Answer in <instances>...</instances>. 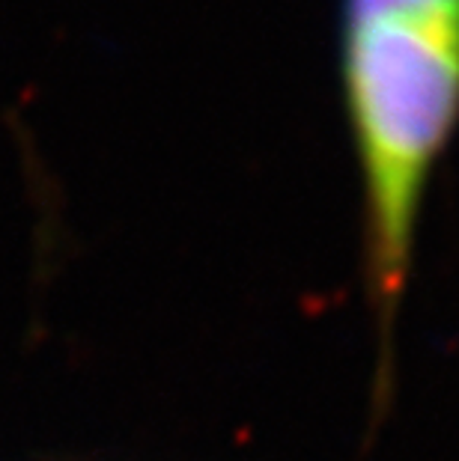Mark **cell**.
<instances>
[{
	"instance_id": "obj_1",
	"label": "cell",
	"mask_w": 459,
	"mask_h": 461,
	"mask_svg": "<svg viewBox=\"0 0 459 461\" xmlns=\"http://www.w3.org/2000/svg\"><path fill=\"white\" fill-rule=\"evenodd\" d=\"M346 95L364 179V286L379 333V408L390 396L394 330L424 191L459 116V22L349 24Z\"/></svg>"
},
{
	"instance_id": "obj_2",
	"label": "cell",
	"mask_w": 459,
	"mask_h": 461,
	"mask_svg": "<svg viewBox=\"0 0 459 461\" xmlns=\"http://www.w3.org/2000/svg\"><path fill=\"white\" fill-rule=\"evenodd\" d=\"M349 24L373 18H436L459 22V0H346Z\"/></svg>"
}]
</instances>
